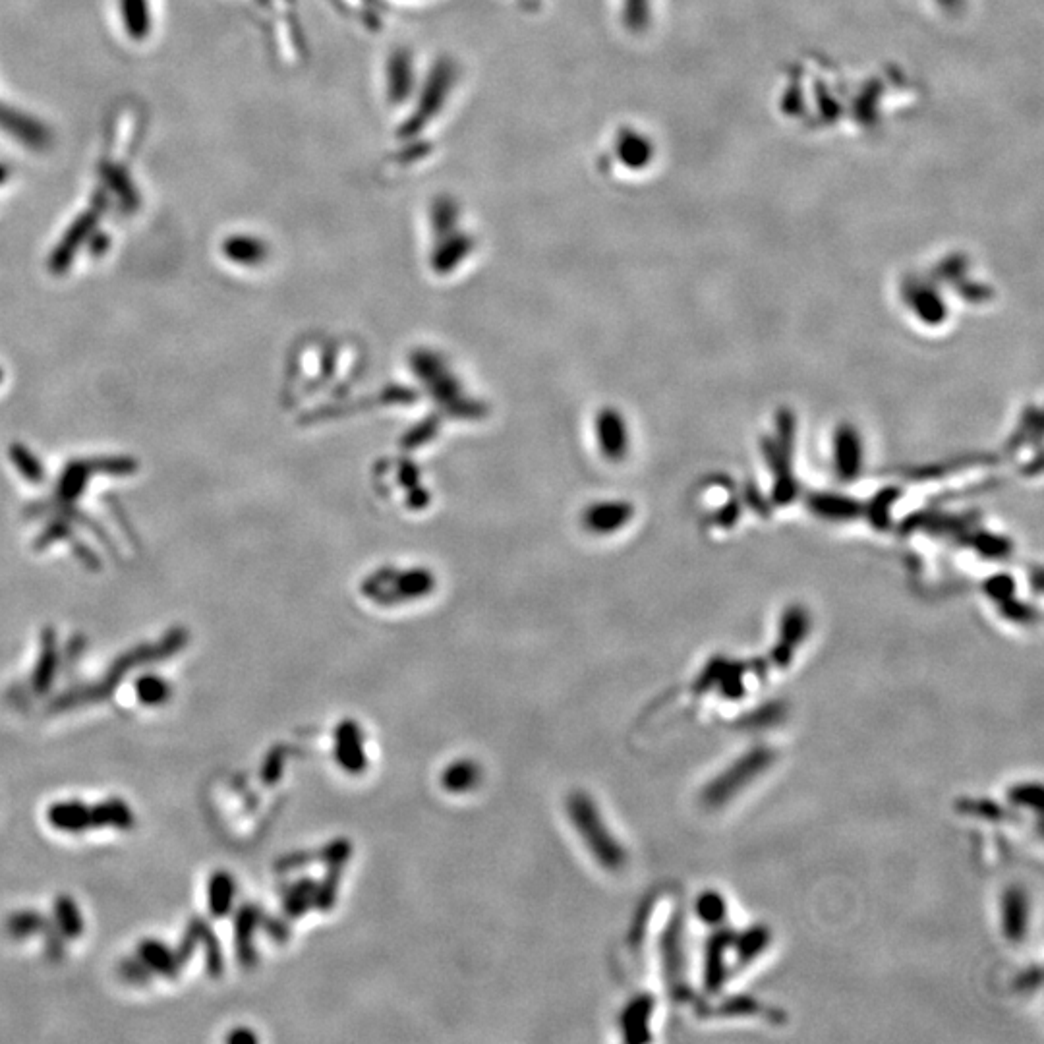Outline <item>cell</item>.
Masks as SVG:
<instances>
[{
	"label": "cell",
	"instance_id": "cell-1",
	"mask_svg": "<svg viewBox=\"0 0 1044 1044\" xmlns=\"http://www.w3.org/2000/svg\"><path fill=\"white\" fill-rule=\"evenodd\" d=\"M772 762V754L768 749H756L753 753L741 756L735 764H731L722 776H718L704 791V803L710 807H722L729 803L739 791H743L749 783L756 780Z\"/></svg>",
	"mask_w": 1044,
	"mask_h": 1044
},
{
	"label": "cell",
	"instance_id": "cell-2",
	"mask_svg": "<svg viewBox=\"0 0 1044 1044\" xmlns=\"http://www.w3.org/2000/svg\"><path fill=\"white\" fill-rule=\"evenodd\" d=\"M1002 919H1004V932L1010 940H1021L1023 932L1027 927V898L1021 888H1010L1004 907H1002Z\"/></svg>",
	"mask_w": 1044,
	"mask_h": 1044
},
{
	"label": "cell",
	"instance_id": "cell-3",
	"mask_svg": "<svg viewBox=\"0 0 1044 1044\" xmlns=\"http://www.w3.org/2000/svg\"><path fill=\"white\" fill-rule=\"evenodd\" d=\"M696 911H698L702 923L704 921L706 923H722L725 915L724 899H722V896H718V894H712V892L702 894L700 899H698V903H696Z\"/></svg>",
	"mask_w": 1044,
	"mask_h": 1044
},
{
	"label": "cell",
	"instance_id": "cell-4",
	"mask_svg": "<svg viewBox=\"0 0 1044 1044\" xmlns=\"http://www.w3.org/2000/svg\"><path fill=\"white\" fill-rule=\"evenodd\" d=\"M766 940L768 938L764 936V932H751L749 930V934L741 936V940H739V954H741V957H745V959H753L760 952V948L764 946Z\"/></svg>",
	"mask_w": 1044,
	"mask_h": 1044
}]
</instances>
